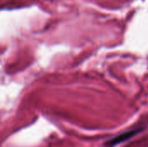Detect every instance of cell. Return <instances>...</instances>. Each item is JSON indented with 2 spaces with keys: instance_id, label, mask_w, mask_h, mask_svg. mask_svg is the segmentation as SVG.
<instances>
[{
  "instance_id": "cell-1",
  "label": "cell",
  "mask_w": 148,
  "mask_h": 147,
  "mask_svg": "<svg viewBox=\"0 0 148 147\" xmlns=\"http://www.w3.org/2000/svg\"><path fill=\"white\" fill-rule=\"evenodd\" d=\"M136 132H138V130L126 132V133H122V134H121V135H119V136H117V137L114 138L113 139H111V140L108 142V144H109V145H111V146H114V145H116V144H119V143H121V142H122V141L126 140L127 139H128V138L132 137L134 134H135V133H136Z\"/></svg>"
}]
</instances>
